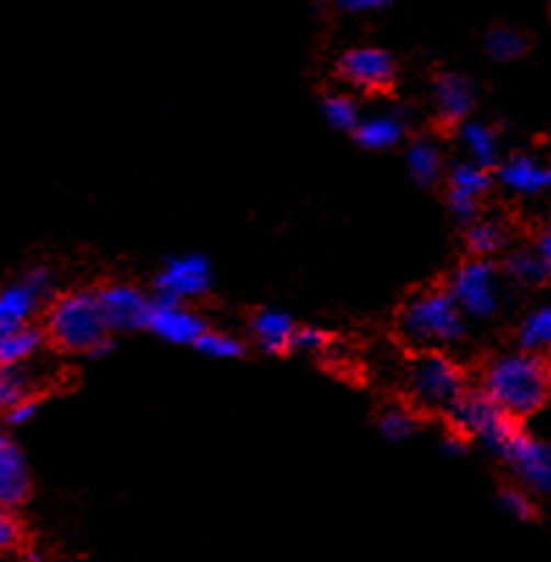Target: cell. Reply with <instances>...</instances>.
I'll return each mask as SVG.
<instances>
[{
  "label": "cell",
  "instance_id": "6da1fadb",
  "mask_svg": "<svg viewBox=\"0 0 551 562\" xmlns=\"http://www.w3.org/2000/svg\"><path fill=\"white\" fill-rule=\"evenodd\" d=\"M482 391L516 418L532 416L551 394V369L538 352L502 355L485 369Z\"/></svg>",
  "mask_w": 551,
  "mask_h": 562
},
{
  "label": "cell",
  "instance_id": "7a4b0ae2",
  "mask_svg": "<svg viewBox=\"0 0 551 562\" xmlns=\"http://www.w3.org/2000/svg\"><path fill=\"white\" fill-rule=\"evenodd\" d=\"M109 322L103 316L98 294L72 291L58 296L47 314V336L65 352L92 355L103 341H109Z\"/></svg>",
  "mask_w": 551,
  "mask_h": 562
},
{
  "label": "cell",
  "instance_id": "3957f363",
  "mask_svg": "<svg viewBox=\"0 0 551 562\" xmlns=\"http://www.w3.org/2000/svg\"><path fill=\"white\" fill-rule=\"evenodd\" d=\"M463 311L452 291H424L400 314V333L413 347H443L463 336Z\"/></svg>",
  "mask_w": 551,
  "mask_h": 562
},
{
  "label": "cell",
  "instance_id": "277c9868",
  "mask_svg": "<svg viewBox=\"0 0 551 562\" xmlns=\"http://www.w3.org/2000/svg\"><path fill=\"white\" fill-rule=\"evenodd\" d=\"M449 418H452V427L458 432H463L465 438H476L487 449H494L496 454H505V449L521 432L518 418L513 413H507L505 407L496 405L485 391H465L449 407Z\"/></svg>",
  "mask_w": 551,
  "mask_h": 562
},
{
  "label": "cell",
  "instance_id": "5b68a950",
  "mask_svg": "<svg viewBox=\"0 0 551 562\" xmlns=\"http://www.w3.org/2000/svg\"><path fill=\"white\" fill-rule=\"evenodd\" d=\"M411 400L430 411H449L465 394L463 371L441 352H421L407 369Z\"/></svg>",
  "mask_w": 551,
  "mask_h": 562
},
{
  "label": "cell",
  "instance_id": "8992f818",
  "mask_svg": "<svg viewBox=\"0 0 551 562\" xmlns=\"http://www.w3.org/2000/svg\"><path fill=\"white\" fill-rule=\"evenodd\" d=\"M449 291L458 300L460 311L474 319H485L499 305V278L487 261H465L454 269Z\"/></svg>",
  "mask_w": 551,
  "mask_h": 562
},
{
  "label": "cell",
  "instance_id": "52a82bcc",
  "mask_svg": "<svg viewBox=\"0 0 551 562\" xmlns=\"http://www.w3.org/2000/svg\"><path fill=\"white\" fill-rule=\"evenodd\" d=\"M338 72L349 87L360 89V92H389L394 87L396 65L389 50L352 47L338 61Z\"/></svg>",
  "mask_w": 551,
  "mask_h": 562
},
{
  "label": "cell",
  "instance_id": "ba28073f",
  "mask_svg": "<svg viewBox=\"0 0 551 562\" xmlns=\"http://www.w3.org/2000/svg\"><path fill=\"white\" fill-rule=\"evenodd\" d=\"M145 330L156 333L158 338L169 344H198V338L203 336L209 327L200 319L198 314H192L189 307H183V302L167 300V296H158L150 302V311H147Z\"/></svg>",
  "mask_w": 551,
  "mask_h": 562
},
{
  "label": "cell",
  "instance_id": "9c48e42d",
  "mask_svg": "<svg viewBox=\"0 0 551 562\" xmlns=\"http://www.w3.org/2000/svg\"><path fill=\"white\" fill-rule=\"evenodd\" d=\"M158 296L167 300H198L211 289V263L203 256L172 258L156 278Z\"/></svg>",
  "mask_w": 551,
  "mask_h": 562
},
{
  "label": "cell",
  "instance_id": "30bf717a",
  "mask_svg": "<svg viewBox=\"0 0 551 562\" xmlns=\"http://www.w3.org/2000/svg\"><path fill=\"white\" fill-rule=\"evenodd\" d=\"M507 465L518 474V480L538 493H551V447L538 441L529 432H518L516 441L502 454Z\"/></svg>",
  "mask_w": 551,
  "mask_h": 562
},
{
  "label": "cell",
  "instance_id": "8fae6325",
  "mask_svg": "<svg viewBox=\"0 0 551 562\" xmlns=\"http://www.w3.org/2000/svg\"><path fill=\"white\" fill-rule=\"evenodd\" d=\"M47 283H50L47 269L36 267L23 280H18V283L9 285L0 294V333L18 330V327L29 325L40 300L47 294Z\"/></svg>",
  "mask_w": 551,
  "mask_h": 562
},
{
  "label": "cell",
  "instance_id": "7c38bea8",
  "mask_svg": "<svg viewBox=\"0 0 551 562\" xmlns=\"http://www.w3.org/2000/svg\"><path fill=\"white\" fill-rule=\"evenodd\" d=\"M98 302L111 330H139L145 327L153 300H147L134 285L114 283L98 291Z\"/></svg>",
  "mask_w": 551,
  "mask_h": 562
},
{
  "label": "cell",
  "instance_id": "4fadbf2b",
  "mask_svg": "<svg viewBox=\"0 0 551 562\" xmlns=\"http://www.w3.org/2000/svg\"><path fill=\"white\" fill-rule=\"evenodd\" d=\"M491 189V172L487 167L476 161L458 164L449 178V209H452L454 220L471 222L476 214V203L482 194Z\"/></svg>",
  "mask_w": 551,
  "mask_h": 562
},
{
  "label": "cell",
  "instance_id": "5bb4252c",
  "mask_svg": "<svg viewBox=\"0 0 551 562\" xmlns=\"http://www.w3.org/2000/svg\"><path fill=\"white\" fill-rule=\"evenodd\" d=\"M432 98H436V111L443 122L449 125H458L474 109V83L465 76L458 72H441L436 76V89H432Z\"/></svg>",
  "mask_w": 551,
  "mask_h": 562
},
{
  "label": "cell",
  "instance_id": "9a60e30c",
  "mask_svg": "<svg viewBox=\"0 0 551 562\" xmlns=\"http://www.w3.org/2000/svg\"><path fill=\"white\" fill-rule=\"evenodd\" d=\"M31 493V474L23 452L14 441H0V502L3 507H20Z\"/></svg>",
  "mask_w": 551,
  "mask_h": 562
},
{
  "label": "cell",
  "instance_id": "2e32d148",
  "mask_svg": "<svg viewBox=\"0 0 551 562\" xmlns=\"http://www.w3.org/2000/svg\"><path fill=\"white\" fill-rule=\"evenodd\" d=\"M499 183L513 194H540L551 189V167L529 156H513L499 167Z\"/></svg>",
  "mask_w": 551,
  "mask_h": 562
},
{
  "label": "cell",
  "instance_id": "e0dca14e",
  "mask_svg": "<svg viewBox=\"0 0 551 562\" xmlns=\"http://www.w3.org/2000/svg\"><path fill=\"white\" fill-rule=\"evenodd\" d=\"M252 333H256L263 352L278 355L294 347L296 325L289 314H283V311L263 307V311H258V314L252 316Z\"/></svg>",
  "mask_w": 551,
  "mask_h": 562
},
{
  "label": "cell",
  "instance_id": "ac0fdd59",
  "mask_svg": "<svg viewBox=\"0 0 551 562\" xmlns=\"http://www.w3.org/2000/svg\"><path fill=\"white\" fill-rule=\"evenodd\" d=\"M402 139V120L394 114H378L360 120L355 142L366 150H389Z\"/></svg>",
  "mask_w": 551,
  "mask_h": 562
},
{
  "label": "cell",
  "instance_id": "d6986e66",
  "mask_svg": "<svg viewBox=\"0 0 551 562\" xmlns=\"http://www.w3.org/2000/svg\"><path fill=\"white\" fill-rule=\"evenodd\" d=\"M40 347H42V333L31 325L18 327V330L0 333V363H3V369H14V366L34 358V355L40 352Z\"/></svg>",
  "mask_w": 551,
  "mask_h": 562
},
{
  "label": "cell",
  "instance_id": "ffe728a7",
  "mask_svg": "<svg viewBox=\"0 0 551 562\" xmlns=\"http://www.w3.org/2000/svg\"><path fill=\"white\" fill-rule=\"evenodd\" d=\"M460 139L463 147L469 150L471 161L482 164V167H494L496 158H499V139H496L494 128H487L482 122H465L460 128Z\"/></svg>",
  "mask_w": 551,
  "mask_h": 562
},
{
  "label": "cell",
  "instance_id": "44dd1931",
  "mask_svg": "<svg viewBox=\"0 0 551 562\" xmlns=\"http://www.w3.org/2000/svg\"><path fill=\"white\" fill-rule=\"evenodd\" d=\"M407 172L416 180L418 186L436 183V178L441 175V153L432 142H413L407 147Z\"/></svg>",
  "mask_w": 551,
  "mask_h": 562
},
{
  "label": "cell",
  "instance_id": "7402d4cb",
  "mask_svg": "<svg viewBox=\"0 0 551 562\" xmlns=\"http://www.w3.org/2000/svg\"><path fill=\"white\" fill-rule=\"evenodd\" d=\"M518 344L527 352H549L551 349V305L538 307L524 319L521 330H518Z\"/></svg>",
  "mask_w": 551,
  "mask_h": 562
},
{
  "label": "cell",
  "instance_id": "603a6c76",
  "mask_svg": "<svg viewBox=\"0 0 551 562\" xmlns=\"http://www.w3.org/2000/svg\"><path fill=\"white\" fill-rule=\"evenodd\" d=\"M485 50L487 56H494L496 61H513V58L524 56V50H527V36H524L521 31L499 25V29L487 31Z\"/></svg>",
  "mask_w": 551,
  "mask_h": 562
},
{
  "label": "cell",
  "instance_id": "cb8c5ba5",
  "mask_svg": "<svg viewBox=\"0 0 551 562\" xmlns=\"http://www.w3.org/2000/svg\"><path fill=\"white\" fill-rule=\"evenodd\" d=\"M549 272L551 263L546 261L543 256H535V252H513V256L507 258V274L516 278L518 283H543V280L549 278Z\"/></svg>",
  "mask_w": 551,
  "mask_h": 562
},
{
  "label": "cell",
  "instance_id": "d4e9b609",
  "mask_svg": "<svg viewBox=\"0 0 551 562\" xmlns=\"http://www.w3.org/2000/svg\"><path fill=\"white\" fill-rule=\"evenodd\" d=\"M469 249L476 258H487L505 247V231L496 222H476L469 227Z\"/></svg>",
  "mask_w": 551,
  "mask_h": 562
},
{
  "label": "cell",
  "instance_id": "484cf974",
  "mask_svg": "<svg viewBox=\"0 0 551 562\" xmlns=\"http://www.w3.org/2000/svg\"><path fill=\"white\" fill-rule=\"evenodd\" d=\"M325 116L333 128L349 131V134H355L360 125V109L349 94H330V98H325Z\"/></svg>",
  "mask_w": 551,
  "mask_h": 562
},
{
  "label": "cell",
  "instance_id": "4316f807",
  "mask_svg": "<svg viewBox=\"0 0 551 562\" xmlns=\"http://www.w3.org/2000/svg\"><path fill=\"white\" fill-rule=\"evenodd\" d=\"M194 349L203 352L205 358H214V360H233L244 352V347L236 341V338L225 336V333H214V330H205L203 336L198 338V344H194Z\"/></svg>",
  "mask_w": 551,
  "mask_h": 562
},
{
  "label": "cell",
  "instance_id": "83f0119b",
  "mask_svg": "<svg viewBox=\"0 0 551 562\" xmlns=\"http://www.w3.org/2000/svg\"><path fill=\"white\" fill-rule=\"evenodd\" d=\"M29 383H25V378L18 371V366L14 369H3V378H0V405H3V411L18 405V402L29 400Z\"/></svg>",
  "mask_w": 551,
  "mask_h": 562
},
{
  "label": "cell",
  "instance_id": "f1b7e54d",
  "mask_svg": "<svg viewBox=\"0 0 551 562\" xmlns=\"http://www.w3.org/2000/svg\"><path fill=\"white\" fill-rule=\"evenodd\" d=\"M413 429H416V422H413L411 413L405 411H389L383 418H380V432H383L385 441L400 443L405 438H411Z\"/></svg>",
  "mask_w": 551,
  "mask_h": 562
},
{
  "label": "cell",
  "instance_id": "f546056e",
  "mask_svg": "<svg viewBox=\"0 0 551 562\" xmlns=\"http://www.w3.org/2000/svg\"><path fill=\"white\" fill-rule=\"evenodd\" d=\"M502 507H505L510 516H516L518 521H532L535 518V505L529 502V496L524 491H516V487H507L499 496Z\"/></svg>",
  "mask_w": 551,
  "mask_h": 562
},
{
  "label": "cell",
  "instance_id": "4dcf8cb0",
  "mask_svg": "<svg viewBox=\"0 0 551 562\" xmlns=\"http://www.w3.org/2000/svg\"><path fill=\"white\" fill-rule=\"evenodd\" d=\"M327 333L319 330V327H296V336H294V347L296 352H322L327 347Z\"/></svg>",
  "mask_w": 551,
  "mask_h": 562
},
{
  "label": "cell",
  "instance_id": "1f68e13d",
  "mask_svg": "<svg viewBox=\"0 0 551 562\" xmlns=\"http://www.w3.org/2000/svg\"><path fill=\"white\" fill-rule=\"evenodd\" d=\"M0 543L9 551L20 549V543H23V527H20L18 518L9 516V513H3V518H0Z\"/></svg>",
  "mask_w": 551,
  "mask_h": 562
},
{
  "label": "cell",
  "instance_id": "d6a6232c",
  "mask_svg": "<svg viewBox=\"0 0 551 562\" xmlns=\"http://www.w3.org/2000/svg\"><path fill=\"white\" fill-rule=\"evenodd\" d=\"M36 411H40V402L29 396V400L18 402V405L7 407V424L9 427H23V424H29L36 416Z\"/></svg>",
  "mask_w": 551,
  "mask_h": 562
},
{
  "label": "cell",
  "instance_id": "836d02e7",
  "mask_svg": "<svg viewBox=\"0 0 551 562\" xmlns=\"http://www.w3.org/2000/svg\"><path fill=\"white\" fill-rule=\"evenodd\" d=\"M338 12L347 14H366V12H380L391 3V0H330Z\"/></svg>",
  "mask_w": 551,
  "mask_h": 562
},
{
  "label": "cell",
  "instance_id": "e575fe53",
  "mask_svg": "<svg viewBox=\"0 0 551 562\" xmlns=\"http://www.w3.org/2000/svg\"><path fill=\"white\" fill-rule=\"evenodd\" d=\"M443 452L449 454H463L465 452V435L454 429V435H447L443 438Z\"/></svg>",
  "mask_w": 551,
  "mask_h": 562
},
{
  "label": "cell",
  "instance_id": "d590c367",
  "mask_svg": "<svg viewBox=\"0 0 551 562\" xmlns=\"http://www.w3.org/2000/svg\"><path fill=\"white\" fill-rule=\"evenodd\" d=\"M540 256L551 263V231H546L543 238H540Z\"/></svg>",
  "mask_w": 551,
  "mask_h": 562
}]
</instances>
